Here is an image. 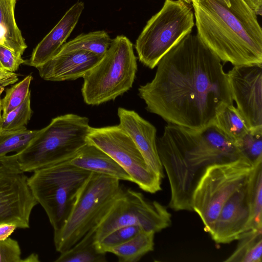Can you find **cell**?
<instances>
[{"label": "cell", "mask_w": 262, "mask_h": 262, "mask_svg": "<svg viewBox=\"0 0 262 262\" xmlns=\"http://www.w3.org/2000/svg\"><path fill=\"white\" fill-rule=\"evenodd\" d=\"M224 2L226 3V4L229 6L230 4V1L229 0H224Z\"/></svg>", "instance_id": "37"}, {"label": "cell", "mask_w": 262, "mask_h": 262, "mask_svg": "<svg viewBox=\"0 0 262 262\" xmlns=\"http://www.w3.org/2000/svg\"><path fill=\"white\" fill-rule=\"evenodd\" d=\"M153 231H142L128 241L112 248L108 252L115 255L120 262H137L154 250Z\"/></svg>", "instance_id": "21"}, {"label": "cell", "mask_w": 262, "mask_h": 262, "mask_svg": "<svg viewBox=\"0 0 262 262\" xmlns=\"http://www.w3.org/2000/svg\"><path fill=\"white\" fill-rule=\"evenodd\" d=\"M142 231L144 230L138 226L120 227L113 231L96 244L100 251L106 253L112 248L128 241Z\"/></svg>", "instance_id": "30"}, {"label": "cell", "mask_w": 262, "mask_h": 262, "mask_svg": "<svg viewBox=\"0 0 262 262\" xmlns=\"http://www.w3.org/2000/svg\"><path fill=\"white\" fill-rule=\"evenodd\" d=\"M16 228L17 226L11 223H0V241L9 237Z\"/></svg>", "instance_id": "34"}, {"label": "cell", "mask_w": 262, "mask_h": 262, "mask_svg": "<svg viewBox=\"0 0 262 262\" xmlns=\"http://www.w3.org/2000/svg\"><path fill=\"white\" fill-rule=\"evenodd\" d=\"M28 178L14 154L0 158V223H11L21 229L30 227V215L38 203Z\"/></svg>", "instance_id": "12"}, {"label": "cell", "mask_w": 262, "mask_h": 262, "mask_svg": "<svg viewBox=\"0 0 262 262\" xmlns=\"http://www.w3.org/2000/svg\"><path fill=\"white\" fill-rule=\"evenodd\" d=\"M119 125L128 134L150 169L162 179L164 177L157 146V129L133 110L119 107Z\"/></svg>", "instance_id": "15"}, {"label": "cell", "mask_w": 262, "mask_h": 262, "mask_svg": "<svg viewBox=\"0 0 262 262\" xmlns=\"http://www.w3.org/2000/svg\"><path fill=\"white\" fill-rule=\"evenodd\" d=\"M111 41L110 36L104 31L82 34L64 43L57 54L74 51H85L103 56L108 49Z\"/></svg>", "instance_id": "24"}, {"label": "cell", "mask_w": 262, "mask_h": 262, "mask_svg": "<svg viewBox=\"0 0 262 262\" xmlns=\"http://www.w3.org/2000/svg\"><path fill=\"white\" fill-rule=\"evenodd\" d=\"M254 163L244 156L209 165L203 170L193 190L192 211L209 232L227 200L247 182Z\"/></svg>", "instance_id": "5"}, {"label": "cell", "mask_w": 262, "mask_h": 262, "mask_svg": "<svg viewBox=\"0 0 262 262\" xmlns=\"http://www.w3.org/2000/svg\"><path fill=\"white\" fill-rule=\"evenodd\" d=\"M90 128L89 118L75 114L53 118L26 148L14 154L19 168L31 172L69 160L87 143Z\"/></svg>", "instance_id": "3"}, {"label": "cell", "mask_w": 262, "mask_h": 262, "mask_svg": "<svg viewBox=\"0 0 262 262\" xmlns=\"http://www.w3.org/2000/svg\"><path fill=\"white\" fill-rule=\"evenodd\" d=\"M102 57L85 51H71L57 54L36 68L47 81L74 80L83 78Z\"/></svg>", "instance_id": "16"}, {"label": "cell", "mask_w": 262, "mask_h": 262, "mask_svg": "<svg viewBox=\"0 0 262 262\" xmlns=\"http://www.w3.org/2000/svg\"><path fill=\"white\" fill-rule=\"evenodd\" d=\"M227 73L232 99L248 128L262 130V66H234Z\"/></svg>", "instance_id": "13"}, {"label": "cell", "mask_w": 262, "mask_h": 262, "mask_svg": "<svg viewBox=\"0 0 262 262\" xmlns=\"http://www.w3.org/2000/svg\"><path fill=\"white\" fill-rule=\"evenodd\" d=\"M158 138L181 152L198 173L209 165L242 156L234 142L214 125L196 131L168 123Z\"/></svg>", "instance_id": "10"}, {"label": "cell", "mask_w": 262, "mask_h": 262, "mask_svg": "<svg viewBox=\"0 0 262 262\" xmlns=\"http://www.w3.org/2000/svg\"><path fill=\"white\" fill-rule=\"evenodd\" d=\"M25 261H39L38 259V256L37 254L33 253L31 254L28 257L26 258V259H23L21 260V262Z\"/></svg>", "instance_id": "36"}, {"label": "cell", "mask_w": 262, "mask_h": 262, "mask_svg": "<svg viewBox=\"0 0 262 262\" xmlns=\"http://www.w3.org/2000/svg\"><path fill=\"white\" fill-rule=\"evenodd\" d=\"M28 178L31 191L45 211L54 232L66 222L77 194L91 172L67 163L47 166Z\"/></svg>", "instance_id": "7"}, {"label": "cell", "mask_w": 262, "mask_h": 262, "mask_svg": "<svg viewBox=\"0 0 262 262\" xmlns=\"http://www.w3.org/2000/svg\"><path fill=\"white\" fill-rule=\"evenodd\" d=\"M121 186L117 178L91 172L79 189L64 224L54 232L57 252L70 249L94 227Z\"/></svg>", "instance_id": "6"}, {"label": "cell", "mask_w": 262, "mask_h": 262, "mask_svg": "<svg viewBox=\"0 0 262 262\" xmlns=\"http://www.w3.org/2000/svg\"><path fill=\"white\" fill-rule=\"evenodd\" d=\"M21 57L17 56L12 51L0 45V69L8 72H15L19 66L24 63Z\"/></svg>", "instance_id": "32"}, {"label": "cell", "mask_w": 262, "mask_h": 262, "mask_svg": "<svg viewBox=\"0 0 262 262\" xmlns=\"http://www.w3.org/2000/svg\"><path fill=\"white\" fill-rule=\"evenodd\" d=\"M137 68L133 43L126 36H117L99 61L83 76L84 102L98 105L122 95L132 88Z\"/></svg>", "instance_id": "4"}, {"label": "cell", "mask_w": 262, "mask_h": 262, "mask_svg": "<svg viewBox=\"0 0 262 262\" xmlns=\"http://www.w3.org/2000/svg\"><path fill=\"white\" fill-rule=\"evenodd\" d=\"M257 15H261L262 0H244Z\"/></svg>", "instance_id": "35"}, {"label": "cell", "mask_w": 262, "mask_h": 262, "mask_svg": "<svg viewBox=\"0 0 262 262\" xmlns=\"http://www.w3.org/2000/svg\"><path fill=\"white\" fill-rule=\"evenodd\" d=\"M87 142L111 156L143 191L155 193L161 190L162 179L150 169L132 139L119 124L91 127Z\"/></svg>", "instance_id": "11"}, {"label": "cell", "mask_w": 262, "mask_h": 262, "mask_svg": "<svg viewBox=\"0 0 262 262\" xmlns=\"http://www.w3.org/2000/svg\"><path fill=\"white\" fill-rule=\"evenodd\" d=\"M16 2V0H0V33L3 46L21 57L27 46L15 20Z\"/></svg>", "instance_id": "19"}, {"label": "cell", "mask_w": 262, "mask_h": 262, "mask_svg": "<svg viewBox=\"0 0 262 262\" xmlns=\"http://www.w3.org/2000/svg\"><path fill=\"white\" fill-rule=\"evenodd\" d=\"M4 90L0 89V94L3 92Z\"/></svg>", "instance_id": "40"}, {"label": "cell", "mask_w": 262, "mask_h": 262, "mask_svg": "<svg viewBox=\"0 0 262 262\" xmlns=\"http://www.w3.org/2000/svg\"><path fill=\"white\" fill-rule=\"evenodd\" d=\"M33 111L31 107V93L18 107L5 115H1L0 134L26 128Z\"/></svg>", "instance_id": "26"}, {"label": "cell", "mask_w": 262, "mask_h": 262, "mask_svg": "<svg viewBox=\"0 0 262 262\" xmlns=\"http://www.w3.org/2000/svg\"><path fill=\"white\" fill-rule=\"evenodd\" d=\"M33 77L28 75L21 81L6 91L4 97L1 99L2 115H5L20 105L29 93L30 85Z\"/></svg>", "instance_id": "28"}, {"label": "cell", "mask_w": 262, "mask_h": 262, "mask_svg": "<svg viewBox=\"0 0 262 262\" xmlns=\"http://www.w3.org/2000/svg\"><path fill=\"white\" fill-rule=\"evenodd\" d=\"M246 184L225 203L208 232L216 244H229L237 240L246 231L249 219V207Z\"/></svg>", "instance_id": "14"}, {"label": "cell", "mask_w": 262, "mask_h": 262, "mask_svg": "<svg viewBox=\"0 0 262 262\" xmlns=\"http://www.w3.org/2000/svg\"><path fill=\"white\" fill-rule=\"evenodd\" d=\"M246 187L249 207V219L246 231L262 229V160L254 163Z\"/></svg>", "instance_id": "20"}, {"label": "cell", "mask_w": 262, "mask_h": 262, "mask_svg": "<svg viewBox=\"0 0 262 262\" xmlns=\"http://www.w3.org/2000/svg\"><path fill=\"white\" fill-rule=\"evenodd\" d=\"M21 250L17 241L8 237L0 241V262H21Z\"/></svg>", "instance_id": "31"}, {"label": "cell", "mask_w": 262, "mask_h": 262, "mask_svg": "<svg viewBox=\"0 0 262 262\" xmlns=\"http://www.w3.org/2000/svg\"><path fill=\"white\" fill-rule=\"evenodd\" d=\"M61 163H67L91 172L112 177L120 181L132 182L129 175L111 156L88 142L74 157Z\"/></svg>", "instance_id": "18"}, {"label": "cell", "mask_w": 262, "mask_h": 262, "mask_svg": "<svg viewBox=\"0 0 262 262\" xmlns=\"http://www.w3.org/2000/svg\"><path fill=\"white\" fill-rule=\"evenodd\" d=\"M56 262H105L106 253L100 251L91 229L70 249L60 253Z\"/></svg>", "instance_id": "22"}, {"label": "cell", "mask_w": 262, "mask_h": 262, "mask_svg": "<svg viewBox=\"0 0 262 262\" xmlns=\"http://www.w3.org/2000/svg\"><path fill=\"white\" fill-rule=\"evenodd\" d=\"M27 128L19 130L0 134V158L12 152H19L26 148L39 132Z\"/></svg>", "instance_id": "27"}, {"label": "cell", "mask_w": 262, "mask_h": 262, "mask_svg": "<svg viewBox=\"0 0 262 262\" xmlns=\"http://www.w3.org/2000/svg\"><path fill=\"white\" fill-rule=\"evenodd\" d=\"M235 144L241 156L253 163L262 160V130H249Z\"/></svg>", "instance_id": "29"}, {"label": "cell", "mask_w": 262, "mask_h": 262, "mask_svg": "<svg viewBox=\"0 0 262 262\" xmlns=\"http://www.w3.org/2000/svg\"><path fill=\"white\" fill-rule=\"evenodd\" d=\"M84 8L82 2L74 4L51 31L34 49L25 63L36 68L54 56L76 26Z\"/></svg>", "instance_id": "17"}, {"label": "cell", "mask_w": 262, "mask_h": 262, "mask_svg": "<svg viewBox=\"0 0 262 262\" xmlns=\"http://www.w3.org/2000/svg\"><path fill=\"white\" fill-rule=\"evenodd\" d=\"M171 214L167 208L143 194L122 186L112 202L91 229L96 243L113 231L124 226H138L155 233L169 227Z\"/></svg>", "instance_id": "9"}, {"label": "cell", "mask_w": 262, "mask_h": 262, "mask_svg": "<svg viewBox=\"0 0 262 262\" xmlns=\"http://www.w3.org/2000/svg\"><path fill=\"white\" fill-rule=\"evenodd\" d=\"M193 0L197 35L223 62L262 66V30L244 0Z\"/></svg>", "instance_id": "2"}, {"label": "cell", "mask_w": 262, "mask_h": 262, "mask_svg": "<svg viewBox=\"0 0 262 262\" xmlns=\"http://www.w3.org/2000/svg\"><path fill=\"white\" fill-rule=\"evenodd\" d=\"M234 252L226 262H261L262 229H252L243 233L237 239Z\"/></svg>", "instance_id": "23"}, {"label": "cell", "mask_w": 262, "mask_h": 262, "mask_svg": "<svg viewBox=\"0 0 262 262\" xmlns=\"http://www.w3.org/2000/svg\"><path fill=\"white\" fill-rule=\"evenodd\" d=\"M138 95L146 109L168 123L201 131L233 104L227 73L197 34H187L159 61Z\"/></svg>", "instance_id": "1"}, {"label": "cell", "mask_w": 262, "mask_h": 262, "mask_svg": "<svg viewBox=\"0 0 262 262\" xmlns=\"http://www.w3.org/2000/svg\"><path fill=\"white\" fill-rule=\"evenodd\" d=\"M213 125L234 143L249 130L233 104L228 105L218 114Z\"/></svg>", "instance_id": "25"}, {"label": "cell", "mask_w": 262, "mask_h": 262, "mask_svg": "<svg viewBox=\"0 0 262 262\" xmlns=\"http://www.w3.org/2000/svg\"><path fill=\"white\" fill-rule=\"evenodd\" d=\"M184 1H185L187 3H191L192 1H193V0H184Z\"/></svg>", "instance_id": "38"}, {"label": "cell", "mask_w": 262, "mask_h": 262, "mask_svg": "<svg viewBox=\"0 0 262 262\" xmlns=\"http://www.w3.org/2000/svg\"><path fill=\"white\" fill-rule=\"evenodd\" d=\"M1 113H2V111H1V99H0V122H1Z\"/></svg>", "instance_id": "39"}, {"label": "cell", "mask_w": 262, "mask_h": 262, "mask_svg": "<svg viewBox=\"0 0 262 262\" xmlns=\"http://www.w3.org/2000/svg\"><path fill=\"white\" fill-rule=\"evenodd\" d=\"M18 80L17 74L0 69V89L4 90L5 87L14 84Z\"/></svg>", "instance_id": "33"}, {"label": "cell", "mask_w": 262, "mask_h": 262, "mask_svg": "<svg viewBox=\"0 0 262 262\" xmlns=\"http://www.w3.org/2000/svg\"><path fill=\"white\" fill-rule=\"evenodd\" d=\"M194 25V12L190 3L165 0L161 10L148 20L136 40L139 61L153 69L175 45L192 32Z\"/></svg>", "instance_id": "8"}]
</instances>
